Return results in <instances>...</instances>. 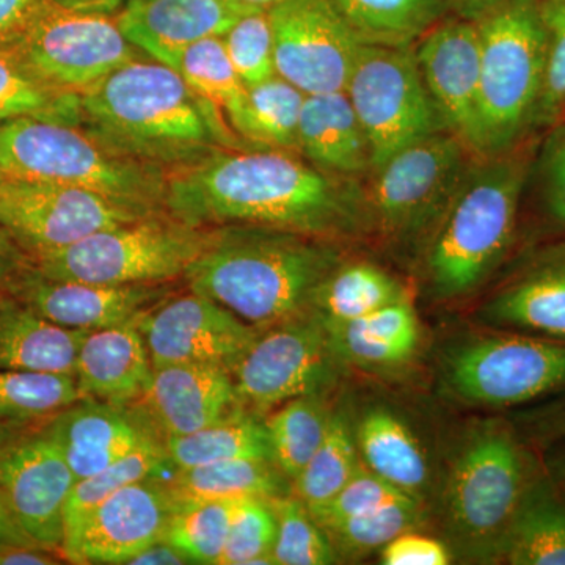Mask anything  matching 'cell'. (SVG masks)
<instances>
[{
	"mask_svg": "<svg viewBox=\"0 0 565 565\" xmlns=\"http://www.w3.org/2000/svg\"><path fill=\"white\" fill-rule=\"evenodd\" d=\"M163 206L192 226H269L334 243L371 236L363 181L275 148L223 150L173 170Z\"/></svg>",
	"mask_w": 565,
	"mask_h": 565,
	"instance_id": "cell-1",
	"label": "cell"
},
{
	"mask_svg": "<svg viewBox=\"0 0 565 565\" xmlns=\"http://www.w3.org/2000/svg\"><path fill=\"white\" fill-rule=\"evenodd\" d=\"M76 125L122 158L173 170L248 147L226 128L221 107L170 66L134 58L77 96Z\"/></svg>",
	"mask_w": 565,
	"mask_h": 565,
	"instance_id": "cell-2",
	"label": "cell"
},
{
	"mask_svg": "<svg viewBox=\"0 0 565 565\" xmlns=\"http://www.w3.org/2000/svg\"><path fill=\"white\" fill-rule=\"evenodd\" d=\"M537 143L533 136L508 151L471 156L418 250L434 299H465L500 269L514 245Z\"/></svg>",
	"mask_w": 565,
	"mask_h": 565,
	"instance_id": "cell-3",
	"label": "cell"
},
{
	"mask_svg": "<svg viewBox=\"0 0 565 565\" xmlns=\"http://www.w3.org/2000/svg\"><path fill=\"white\" fill-rule=\"evenodd\" d=\"M343 259L334 241L237 225L215 232L185 277L193 292L264 330L310 311L316 289Z\"/></svg>",
	"mask_w": 565,
	"mask_h": 565,
	"instance_id": "cell-4",
	"label": "cell"
},
{
	"mask_svg": "<svg viewBox=\"0 0 565 565\" xmlns=\"http://www.w3.org/2000/svg\"><path fill=\"white\" fill-rule=\"evenodd\" d=\"M537 478L511 427L501 422L471 427L457 446L441 492L452 550L476 563L501 559L505 535Z\"/></svg>",
	"mask_w": 565,
	"mask_h": 565,
	"instance_id": "cell-5",
	"label": "cell"
},
{
	"mask_svg": "<svg viewBox=\"0 0 565 565\" xmlns=\"http://www.w3.org/2000/svg\"><path fill=\"white\" fill-rule=\"evenodd\" d=\"M0 172L9 180L76 185L143 215L163 206L169 177L107 150L76 125L35 117L0 126Z\"/></svg>",
	"mask_w": 565,
	"mask_h": 565,
	"instance_id": "cell-6",
	"label": "cell"
},
{
	"mask_svg": "<svg viewBox=\"0 0 565 565\" xmlns=\"http://www.w3.org/2000/svg\"><path fill=\"white\" fill-rule=\"evenodd\" d=\"M475 21L481 36L475 154H497L534 136L545 68L542 0H500Z\"/></svg>",
	"mask_w": 565,
	"mask_h": 565,
	"instance_id": "cell-7",
	"label": "cell"
},
{
	"mask_svg": "<svg viewBox=\"0 0 565 565\" xmlns=\"http://www.w3.org/2000/svg\"><path fill=\"white\" fill-rule=\"evenodd\" d=\"M212 237L199 226L148 215L31 259L39 273L55 280L152 285L185 275Z\"/></svg>",
	"mask_w": 565,
	"mask_h": 565,
	"instance_id": "cell-8",
	"label": "cell"
},
{
	"mask_svg": "<svg viewBox=\"0 0 565 565\" xmlns=\"http://www.w3.org/2000/svg\"><path fill=\"white\" fill-rule=\"evenodd\" d=\"M473 152L455 134H435L404 148L363 181L371 234L418 252Z\"/></svg>",
	"mask_w": 565,
	"mask_h": 565,
	"instance_id": "cell-9",
	"label": "cell"
},
{
	"mask_svg": "<svg viewBox=\"0 0 565 565\" xmlns=\"http://www.w3.org/2000/svg\"><path fill=\"white\" fill-rule=\"evenodd\" d=\"M440 384L475 407L531 403L565 388V341L519 332L470 338L446 351Z\"/></svg>",
	"mask_w": 565,
	"mask_h": 565,
	"instance_id": "cell-10",
	"label": "cell"
},
{
	"mask_svg": "<svg viewBox=\"0 0 565 565\" xmlns=\"http://www.w3.org/2000/svg\"><path fill=\"white\" fill-rule=\"evenodd\" d=\"M345 93L370 141L373 172L416 141L448 131L424 84L414 46L362 44Z\"/></svg>",
	"mask_w": 565,
	"mask_h": 565,
	"instance_id": "cell-11",
	"label": "cell"
},
{
	"mask_svg": "<svg viewBox=\"0 0 565 565\" xmlns=\"http://www.w3.org/2000/svg\"><path fill=\"white\" fill-rule=\"evenodd\" d=\"M343 363L313 311L264 329L233 364L241 405L253 412L270 411L308 394H326Z\"/></svg>",
	"mask_w": 565,
	"mask_h": 565,
	"instance_id": "cell-12",
	"label": "cell"
},
{
	"mask_svg": "<svg viewBox=\"0 0 565 565\" xmlns=\"http://www.w3.org/2000/svg\"><path fill=\"white\" fill-rule=\"evenodd\" d=\"M13 51L41 79L73 96L137 58L115 18L61 9L51 0Z\"/></svg>",
	"mask_w": 565,
	"mask_h": 565,
	"instance_id": "cell-13",
	"label": "cell"
},
{
	"mask_svg": "<svg viewBox=\"0 0 565 565\" xmlns=\"http://www.w3.org/2000/svg\"><path fill=\"white\" fill-rule=\"evenodd\" d=\"M141 217L148 215L76 185L7 178L0 188V225L31 258Z\"/></svg>",
	"mask_w": 565,
	"mask_h": 565,
	"instance_id": "cell-14",
	"label": "cell"
},
{
	"mask_svg": "<svg viewBox=\"0 0 565 565\" xmlns=\"http://www.w3.org/2000/svg\"><path fill=\"white\" fill-rule=\"evenodd\" d=\"M275 73L305 95L345 92L359 39L327 0H280L269 10Z\"/></svg>",
	"mask_w": 565,
	"mask_h": 565,
	"instance_id": "cell-15",
	"label": "cell"
},
{
	"mask_svg": "<svg viewBox=\"0 0 565 565\" xmlns=\"http://www.w3.org/2000/svg\"><path fill=\"white\" fill-rule=\"evenodd\" d=\"M152 367L173 363L221 364L232 370L262 330L203 294L163 302L139 318Z\"/></svg>",
	"mask_w": 565,
	"mask_h": 565,
	"instance_id": "cell-16",
	"label": "cell"
},
{
	"mask_svg": "<svg viewBox=\"0 0 565 565\" xmlns=\"http://www.w3.org/2000/svg\"><path fill=\"white\" fill-rule=\"evenodd\" d=\"M76 476L54 440L41 430L11 438L0 452V493L25 534L46 548L61 550L66 501Z\"/></svg>",
	"mask_w": 565,
	"mask_h": 565,
	"instance_id": "cell-17",
	"label": "cell"
},
{
	"mask_svg": "<svg viewBox=\"0 0 565 565\" xmlns=\"http://www.w3.org/2000/svg\"><path fill=\"white\" fill-rule=\"evenodd\" d=\"M174 511L166 481L136 482L111 494L66 535L62 555L74 564H126L162 541Z\"/></svg>",
	"mask_w": 565,
	"mask_h": 565,
	"instance_id": "cell-18",
	"label": "cell"
},
{
	"mask_svg": "<svg viewBox=\"0 0 565 565\" xmlns=\"http://www.w3.org/2000/svg\"><path fill=\"white\" fill-rule=\"evenodd\" d=\"M416 63L449 132L475 154L481 36L475 20L444 18L414 44Z\"/></svg>",
	"mask_w": 565,
	"mask_h": 565,
	"instance_id": "cell-19",
	"label": "cell"
},
{
	"mask_svg": "<svg viewBox=\"0 0 565 565\" xmlns=\"http://www.w3.org/2000/svg\"><path fill=\"white\" fill-rule=\"evenodd\" d=\"M152 285H96L44 277L31 266L21 275L13 297L41 318L66 329H107L139 319L162 299Z\"/></svg>",
	"mask_w": 565,
	"mask_h": 565,
	"instance_id": "cell-20",
	"label": "cell"
},
{
	"mask_svg": "<svg viewBox=\"0 0 565 565\" xmlns=\"http://www.w3.org/2000/svg\"><path fill=\"white\" fill-rule=\"evenodd\" d=\"M140 401L145 415L166 438L206 429L243 412L233 375L221 364L152 367L150 386Z\"/></svg>",
	"mask_w": 565,
	"mask_h": 565,
	"instance_id": "cell-21",
	"label": "cell"
},
{
	"mask_svg": "<svg viewBox=\"0 0 565 565\" xmlns=\"http://www.w3.org/2000/svg\"><path fill=\"white\" fill-rule=\"evenodd\" d=\"M43 430L61 449L77 481L158 438V429L147 415L95 399L70 405L52 416Z\"/></svg>",
	"mask_w": 565,
	"mask_h": 565,
	"instance_id": "cell-22",
	"label": "cell"
},
{
	"mask_svg": "<svg viewBox=\"0 0 565 565\" xmlns=\"http://www.w3.org/2000/svg\"><path fill=\"white\" fill-rule=\"evenodd\" d=\"M255 10L234 0H136L115 21L136 50L173 68L182 50L225 35Z\"/></svg>",
	"mask_w": 565,
	"mask_h": 565,
	"instance_id": "cell-23",
	"label": "cell"
},
{
	"mask_svg": "<svg viewBox=\"0 0 565 565\" xmlns=\"http://www.w3.org/2000/svg\"><path fill=\"white\" fill-rule=\"evenodd\" d=\"M479 316L497 329L565 341V239L535 253Z\"/></svg>",
	"mask_w": 565,
	"mask_h": 565,
	"instance_id": "cell-24",
	"label": "cell"
},
{
	"mask_svg": "<svg viewBox=\"0 0 565 565\" xmlns=\"http://www.w3.org/2000/svg\"><path fill=\"white\" fill-rule=\"evenodd\" d=\"M82 399L128 405L141 399L152 377V363L139 319L85 334L76 371Z\"/></svg>",
	"mask_w": 565,
	"mask_h": 565,
	"instance_id": "cell-25",
	"label": "cell"
},
{
	"mask_svg": "<svg viewBox=\"0 0 565 565\" xmlns=\"http://www.w3.org/2000/svg\"><path fill=\"white\" fill-rule=\"evenodd\" d=\"M297 154L323 172L364 181L373 172L370 141L345 92L305 95Z\"/></svg>",
	"mask_w": 565,
	"mask_h": 565,
	"instance_id": "cell-26",
	"label": "cell"
},
{
	"mask_svg": "<svg viewBox=\"0 0 565 565\" xmlns=\"http://www.w3.org/2000/svg\"><path fill=\"white\" fill-rule=\"evenodd\" d=\"M352 423L364 467L423 504L433 471L411 426L386 407L367 408Z\"/></svg>",
	"mask_w": 565,
	"mask_h": 565,
	"instance_id": "cell-27",
	"label": "cell"
},
{
	"mask_svg": "<svg viewBox=\"0 0 565 565\" xmlns=\"http://www.w3.org/2000/svg\"><path fill=\"white\" fill-rule=\"evenodd\" d=\"M87 333L47 321L9 297L0 302V370L74 375Z\"/></svg>",
	"mask_w": 565,
	"mask_h": 565,
	"instance_id": "cell-28",
	"label": "cell"
},
{
	"mask_svg": "<svg viewBox=\"0 0 565 565\" xmlns=\"http://www.w3.org/2000/svg\"><path fill=\"white\" fill-rule=\"evenodd\" d=\"M288 481L273 460L236 459L182 468L166 481L174 508L237 501L243 498H277L288 494Z\"/></svg>",
	"mask_w": 565,
	"mask_h": 565,
	"instance_id": "cell-29",
	"label": "cell"
},
{
	"mask_svg": "<svg viewBox=\"0 0 565 565\" xmlns=\"http://www.w3.org/2000/svg\"><path fill=\"white\" fill-rule=\"evenodd\" d=\"M362 44L412 47L444 20L449 0H327Z\"/></svg>",
	"mask_w": 565,
	"mask_h": 565,
	"instance_id": "cell-30",
	"label": "cell"
},
{
	"mask_svg": "<svg viewBox=\"0 0 565 565\" xmlns=\"http://www.w3.org/2000/svg\"><path fill=\"white\" fill-rule=\"evenodd\" d=\"M303 102V92L274 74L247 87L239 109L228 117L230 126L253 148L297 152Z\"/></svg>",
	"mask_w": 565,
	"mask_h": 565,
	"instance_id": "cell-31",
	"label": "cell"
},
{
	"mask_svg": "<svg viewBox=\"0 0 565 565\" xmlns=\"http://www.w3.org/2000/svg\"><path fill=\"white\" fill-rule=\"evenodd\" d=\"M407 291L392 274L367 262H341L323 278L310 310L322 322L345 323L403 299Z\"/></svg>",
	"mask_w": 565,
	"mask_h": 565,
	"instance_id": "cell-32",
	"label": "cell"
},
{
	"mask_svg": "<svg viewBox=\"0 0 565 565\" xmlns=\"http://www.w3.org/2000/svg\"><path fill=\"white\" fill-rule=\"evenodd\" d=\"M501 561L512 565H565V500L541 476L505 535Z\"/></svg>",
	"mask_w": 565,
	"mask_h": 565,
	"instance_id": "cell-33",
	"label": "cell"
},
{
	"mask_svg": "<svg viewBox=\"0 0 565 565\" xmlns=\"http://www.w3.org/2000/svg\"><path fill=\"white\" fill-rule=\"evenodd\" d=\"M163 445L177 470L236 459L274 462L266 423L244 412L193 434L167 437Z\"/></svg>",
	"mask_w": 565,
	"mask_h": 565,
	"instance_id": "cell-34",
	"label": "cell"
},
{
	"mask_svg": "<svg viewBox=\"0 0 565 565\" xmlns=\"http://www.w3.org/2000/svg\"><path fill=\"white\" fill-rule=\"evenodd\" d=\"M363 467L351 418L343 411L332 412L322 444L292 481L294 492L311 511L332 500Z\"/></svg>",
	"mask_w": 565,
	"mask_h": 565,
	"instance_id": "cell-35",
	"label": "cell"
},
{
	"mask_svg": "<svg viewBox=\"0 0 565 565\" xmlns=\"http://www.w3.org/2000/svg\"><path fill=\"white\" fill-rule=\"evenodd\" d=\"M332 411L323 394H308L288 401L278 408L266 427L273 445L274 462L282 475L294 481L322 444Z\"/></svg>",
	"mask_w": 565,
	"mask_h": 565,
	"instance_id": "cell-36",
	"label": "cell"
},
{
	"mask_svg": "<svg viewBox=\"0 0 565 565\" xmlns=\"http://www.w3.org/2000/svg\"><path fill=\"white\" fill-rule=\"evenodd\" d=\"M76 102L41 79L17 52L0 50V126L24 117L76 125Z\"/></svg>",
	"mask_w": 565,
	"mask_h": 565,
	"instance_id": "cell-37",
	"label": "cell"
},
{
	"mask_svg": "<svg viewBox=\"0 0 565 565\" xmlns=\"http://www.w3.org/2000/svg\"><path fill=\"white\" fill-rule=\"evenodd\" d=\"M81 399L74 375L0 370V424L3 426L52 418Z\"/></svg>",
	"mask_w": 565,
	"mask_h": 565,
	"instance_id": "cell-38",
	"label": "cell"
},
{
	"mask_svg": "<svg viewBox=\"0 0 565 565\" xmlns=\"http://www.w3.org/2000/svg\"><path fill=\"white\" fill-rule=\"evenodd\" d=\"M170 463L166 445L159 438L141 445L131 455L98 471V473L79 479L71 490L65 505V537L76 531L84 520L98 509L111 494L125 487L154 478L163 465ZM63 537V539H65Z\"/></svg>",
	"mask_w": 565,
	"mask_h": 565,
	"instance_id": "cell-39",
	"label": "cell"
},
{
	"mask_svg": "<svg viewBox=\"0 0 565 565\" xmlns=\"http://www.w3.org/2000/svg\"><path fill=\"white\" fill-rule=\"evenodd\" d=\"M173 70L193 92L233 115L244 102L245 87L234 70L222 36L196 41L178 55Z\"/></svg>",
	"mask_w": 565,
	"mask_h": 565,
	"instance_id": "cell-40",
	"label": "cell"
},
{
	"mask_svg": "<svg viewBox=\"0 0 565 565\" xmlns=\"http://www.w3.org/2000/svg\"><path fill=\"white\" fill-rule=\"evenodd\" d=\"M422 509L416 501H404L322 530L341 561L363 559L381 552L397 535L418 530L423 522Z\"/></svg>",
	"mask_w": 565,
	"mask_h": 565,
	"instance_id": "cell-41",
	"label": "cell"
},
{
	"mask_svg": "<svg viewBox=\"0 0 565 565\" xmlns=\"http://www.w3.org/2000/svg\"><path fill=\"white\" fill-rule=\"evenodd\" d=\"M236 501H206L178 508L162 541L169 542L191 564H218Z\"/></svg>",
	"mask_w": 565,
	"mask_h": 565,
	"instance_id": "cell-42",
	"label": "cell"
},
{
	"mask_svg": "<svg viewBox=\"0 0 565 565\" xmlns=\"http://www.w3.org/2000/svg\"><path fill=\"white\" fill-rule=\"evenodd\" d=\"M277 537L273 555L278 565H330L341 563L332 542L315 522L299 498L282 494L270 498Z\"/></svg>",
	"mask_w": 565,
	"mask_h": 565,
	"instance_id": "cell-43",
	"label": "cell"
},
{
	"mask_svg": "<svg viewBox=\"0 0 565 565\" xmlns=\"http://www.w3.org/2000/svg\"><path fill=\"white\" fill-rule=\"evenodd\" d=\"M277 519L267 498H243L234 504L221 565L277 564L273 555Z\"/></svg>",
	"mask_w": 565,
	"mask_h": 565,
	"instance_id": "cell-44",
	"label": "cell"
},
{
	"mask_svg": "<svg viewBox=\"0 0 565 565\" xmlns=\"http://www.w3.org/2000/svg\"><path fill=\"white\" fill-rule=\"evenodd\" d=\"M546 32L544 81L534 117V134L565 120V0H542Z\"/></svg>",
	"mask_w": 565,
	"mask_h": 565,
	"instance_id": "cell-45",
	"label": "cell"
},
{
	"mask_svg": "<svg viewBox=\"0 0 565 565\" xmlns=\"http://www.w3.org/2000/svg\"><path fill=\"white\" fill-rule=\"evenodd\" d=\"M222 39L230 61L245 87H252L277 74L269 11H250L241 18Z\"/></svg>",
	"mask_w": 565,
	"mask_h": 565,
	"instance_id": "cell-46",
	"label": "cell"
},
{
	"mask_svg": "<svg viewBox=\"0 0 565 565\" xmlns=\"http://www.w3.org/2000/svg\"><path fill=\"white\" fill-rule=\"evenodd\" d=\"M404 501L415 500L363 467L332 500L311 509L310 514L319 526L327 527Z\"/></svg>",
	"mask_w": 565,
	"mask_h": 565,
	"instance_id": "cell-47",
	"label": "cell"
},
{
	"mask_svg": "<svg viewBox=\"0 0 565 565\" xmlns=\"http://www.w3.org/2000/svg\"><path fill=\"white\" fill-rule=\"evenodd\" d=\"M530 177L546 217L565 228V120L539 140Z\"/></svg>",
	"mask_w": 565,
	"mask_h": 565,
	"instance_id": "cell-48",
	"label": "cell"
},
{
	"mask_svg": "<svg viewBox=\"0 0 565 565\" xmlns=\"http://www.w3.org/2000/svg\"><path fill=\"white\" fill-rule=\"evenodd\" d=\"M349 323L366 337L392 345L397 351L407 353L412 359L422 340L418 316L408 296Z\"/></svg>",
	"mask_w": 565,
	"mask_h": 565,
	"instance_id": "cell-49",
	"label": "cell"
},
{
	"mask_svg": "<svg viewBox=\"0 0 565 565\" xmlns=\"http://www.w3.org/2000/svg\"><path fill=\"white\" fill-rule=\"evenodd\" d=\"M451 561L448 545L416 530L397 535L381 550V563L385 565H446Z\"/></svg>",
	"mask_w": 565,
	"mask_h": 565,
	"instance_id": "cell-50",
	"label": "cell"
},
{
	"mask_svg": "<svg viewBox=\"0 0 565 565\" xmlns=\"http://www.w3.org/2000/svg\"><path fill=\"white\" fill-rule=\"evenodd\" d=\"M50 0H0V50L13 51Z\"/></svg>",
	"mask_w": 565,
	"mask_h": 565,
	"instance_id": "cell-51",
	"label": "cell"
},
{
	"mask_svg": "<svg viewBox=\"0 0 565 565\" xmlns=\"http://www.w3.org/2000/svg\"><path fill=\"white\" fill-rule=\"evenodd\" d=\"M32 259L11 234L0 225V302L13 297L21 275L31 266Z\"/></svg>",
	"mask_w": 565,
	"mask_h": 565,
	"instance_id": "cell-52",
	"label": "cell"
},
{
	"mask_svg": "<svg viewBox=\"0 0 565 565\" xmlns=\"http://www.w3.org/2000/svg\"><path fill=\"white\" fill-rule=\"evenodd\" d=\"M54 550L46 546H9L0 550V565H55L61 564Z\"/></svg>",
	"mask_w": 565,
	"mask_h": 565,
	"instance_id": "cell-53",
	"label": "cell"
},
{
	"mask_svg": "<svg viewBox=\"0 0 565 565\" xmlns=\"http://www.w3.org/2000/svg\"><path fill=\"white\" fill-rule=\"evenodd\" d=\"M191 564L180 550L174 548L169 542L159 541L147 546L141 552L128 559L126 565H182Z\"/></svg>",
	"mask_w": 565,
	"mask_h": 565,
	"instance_id": "cell-54",
	"label": "cell"
},
{
	"mask_svg": "<svg viewBox=\"0 0 565 565\" xmlns=\"http://www.w3.org/2000/svg\"><path fill=\"white\" fill-rule=\"evenodd\" d=\"M28 545L40 544H36L31 535L25 534V531L22 530L20 523H18L17 519H14V515L11 514L6 498H3V494L0 493V550L9 548V546Z\"/></svg>",
	"mask_w": 565,
	"mask_h": 565,
	"instance_id": "cell-55",
	"label": "cell"
},
{
	"mask_svg": "<svg viewBox=\"0 0 565 565\" xmlns=\"http://www.w3.org/2000/svg\"><path fill=\"white\" fill-rule=\"evenodd\" d=\"M51 2L61 9L77 11V13L111 18L136 0H51Z\"/></svg>",
	"mask_w": 565,
	"mask_h": 565,
	"instance_id": "cell-56",
	"label": "cell"
},
{
	"mask_svg": "<svg viewBox=\"0 0 565 565\" xmlns=\"http://www.w3.org/2000/svg\"><path fill=\"white\" fill-rule=\"evenodd\" d=\"M449 2H451V9L455 7L459 17L478 20L484 11L500 2V0H449Z\"/></svg>",
	"mask_w": 565,
	"mask_h": 565,
	"instance_id": "cell-57",
	"label": "cell"
},
{
	"mask_svg": "<svg viewBox=\"0 0 565 565\" xmlns=\"http://www.w3.org/2000/svg\"><path fill=\"white\" fill-rule=\"evenodd\" d=\"M234 2L243 3V6L250 7V9L269 10L280 0H234Z\"/></svg>",
	"mask_w": 565,
	"mask_h": 565,
	"instance_id": "cell-58",
	"label": "cell"
},
{
	"mask_svg": "<svg viewBox=\"0 0 565 565\" xmlns=\"http://www.w3.org/2000/svg\"><path fill=\"white\" fill-rule=\"evenodd\" d=\"M11 440V435L9 430V426H3V424H0V452L3 451V448H6L7 444Z\"/></svg>",
	"mask_w": 565,
	"mask_h": 565,
	"instance_id": "cell-59",
	"label": "cell"
},
{
	"mask_svg": "<svg viewBox=\"0 0 565 565\" xmlns=\"http://www.w3.org/2000/svg\"><path fill=\"white\" fill-rule=\"evenodd\" d=\"M556 470V473L563 478V481H565V457L557 462Z\"/></svg>",
	"mask_w": 565,
	"mask_h": 565,
	"instance_id": "cell-60",
	"label": "cell"
},
{
	"mask_svg": "<svg viewBox=\"0 0 565 565\" xmlns=\"http://www.w3.org/2000/svg\"><path fill=\"white\" fill-rule=\"evenodd\" d=\"M557 424H559V426L565 430V412L559 416V418H557Z\"/></svg>",
	"mask_w": 565,
	"mask_h": 565,
	"instance_id": "cell-61",
	"label": "cell"
},
{
	"mask_svg": "<svg viewBox=\"0 0 565 565\" xmlns=\"http://www.w3.org/2000/svg\"><path fill=\"white\" fill-rule=\"evenodd\" d=\"M6 180H7V178H6V177H3V173H2V172H0V188H2L3 182H6Z\"/></svg>",
	"mask_w": 565,
	"mask_h": 565,
	"instance_id": "cell-62",
	"label": "cell"
},
{
	"mask_svg": "<svg viewBox=\"0 0 565 565\" xmlns=\"http://www.w3.org/2000/svg\"><path fill=\"white\" fill-rule=\"evenodd\" d=\"M564 494H565V481H564Z\"/></svg>",
	"mask_w": 565,
	"mask_h": 565,
	"instance_id": "cell-63",
	"label": "cell"
}]
</instances>
